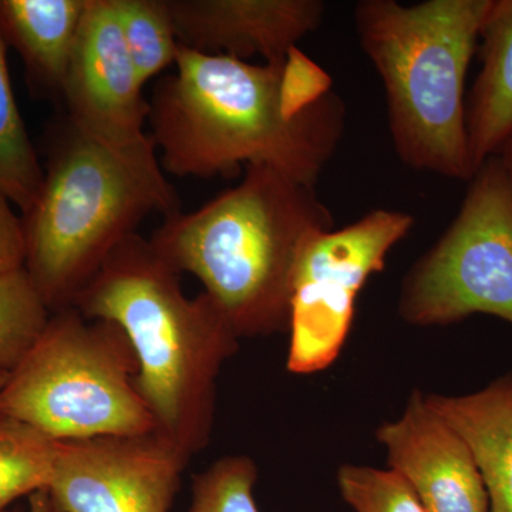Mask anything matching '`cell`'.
Segmentation results:
<instances>
[{
    "instance_id": "1",
    "label": "cell",
    "mask_w": 512,
    "mask_h": 512,
    "mask_svg": "<svg viewBox=\"0 0 512 512\" xmlns=\"http://www.w3.org/2000/svg\"><path fill=\"white\" fill-rule=\"evenodd\" d=\"M147 120L161 168L177 177L265 165L316 187L345 134L346 104L299 47L284 62L252 64L180 45Z\"/></svg>"
},
{
    "instance_id": "2",
    "label": "cell",
    "mask_w": 512,
    "mask_h": 512,
    "mask_svg": "<svg viewBox=\"0 0 512 512\" xmlns=\"http://www.w3.org/2000/svg\"><path fill=\"white\" fill-rule=\"evenodd\" d=\"M332 211L309 187L248 165L241 183L192 212L164 217L148 239L178 275H194L242 338L288 330L293 278Z\"/></svg>"
},
{
    "instance_id": "3",
    "label": "cell",
    "mask_w": 512,
    "mask_h": 512,
    "mask_svg": "<svg viewBox=\"0 0 512 512\" xmlns=\"http://www.w3.org/2000/svg\"><path fill=\"white\" fill-rule=\"evenodd\" d=\"M150 241L130 235L72 308L119 325L136 353V386L156 431L188 458L210 444L222 366L239 336L205 292L188 298Z\"/></svg>"
},
{
    "instance_id": "4",
    "label": "cell",
    "mask_w": 512,
    "mask_h": 512,
    "mask_svg": "<svg viewBox=\"0 0 512 512\" xmlns=\"http://www.w3.org/2000/svg\"><path fill=\"white\" fill-rule=\"evenodd\" d=\"M493 0H360V46L382 79L394 150L407 167L470 181L466 77Z\"/></svg>"
},
{
    "instance_id": "5",
    "label": "cell",
    "mask_w": 512,
    "mask_h": 512,
    "mask_svg": "<svg viewBox=\"0 0 512 512\" xmlns=\"http://www.w3.org/2000/svg\"><path fill=\"white\" fill-rule=\"evenodd\" d=\"M55 131L39 197L22 215L25 269L52 313L72 308L151 212L167 217L180 210L158 158L113 150L67 119Z\"/></svg>"
},
{
    "instance_id": "6",
    "label": "cell",
    "mask_w": 512,
    "mask_h": 512,
    "mask_svg": "<svg viewBox=\"0 0 512 512\" xmlns=\"http://www.w3.org/2000/svg\"><path fill=\"white\" fill-rule=\"evenodd\" d=\"M138 363L126 333L74 308L46 329L0 389V414L56 441L136 436L156 423L136 386Z\"/></svg>"
},
{
    "instance_id": "7",
    "label": "cell",
    "mask_w": 512,
    "mask_h": 512,
    "mask_svg": "<svg viewBox=\"0 0 512 512\" xmlns=\"http://www.w3.org/2000/svg\"><path fill=\"white\" fill-rule=\"evenodd\" d=\"M456 218L404 278L399 313L414 326L490 315L512 325V185L501 157L468 181Z\"/></svg>"
},
{
    "instance_id": "8",
    "label": "cell",
    "mask_w": 512,
    "mask_h": 512,
    "mask_svg": "<svg viewBox=\"0 0 512 512\" xmlns=\"http://www.w3.org/2000/svg\"><path fill=\"white\" fill-rule=\"evenodd\" d=\"M413 225L409 212L379 208L309 242L293 278L289 372L312 375L335 363L355 322L357 296Z\"/></svg>"
},
{
    "instance_id": "9",
    "label": "cell",
    "mask_w": 512,
    "mask_h": 512,
    "mask_svg": "<svg viewBox=\"0 0 512 512\" xmlns=\"http://www.w3.org/2000/svg\"><path fill=\"white\" fill-rule=\"evenodd\" d=\"M191 458L158 431L56 441L52 512H171Z\"/></svg>"
},
{
    "instance_id": "10",
    "label": "cell",
    "mask_w": 512,
    "mask_h": 512,
    "mask_svg": "<svg viewBox=\"0 0 512 512\" xmlns=\"http://www.w3.org/2000/svg\"><path fill=\"white\" fill-rule=\"evenodd\" d=\"M143 87L128 55L113 0H87L62 92L67 121L120 153L158 158L144 130L148 101Z\"/></svg>"
},
{
    "instance_id": "11",
    "label": "cell",
    "mask_w": 512,
    "mask_h": 512,
    "mask_svg": "<svg viewBox=\"0 0 512 512\" xmlns=\"http://www.w3.org/2000/svg\"><path fill=\"white\" fill-rule=\"evenodd\" d=\"M376 439L389 467L412 485L427 512H490L473 453L423 393L413 392L402 417L383 423Z\"/></svg>"
},
{
    "instance_id": "12",
    "label": "cell",
    "mask_w": 512,
    "mask_h": 512,
    "mask_svg": "<svg viewBox=\"0 0 512 512\" xmlns=\"http://www.w3.org/2000/svg\"><path fill=\"white\" fill-rule=\"evenodd\" d=\"M181 46L208 55L284 62L325 18L322 0H167Z\"/></svg>"
},
{
    "instance_id": "13",
    "label": "cell",
    "mask_w": 512,
    "mask_h": 512,
    "mask_svg": "<svg viewBox=\"0 0 512 512\" xmlns=\"http://www.w3.org/2000/svg\"><path fill=\"white\" fill-rule=\"evenodd\" d=\"M427 406L473 453L490 512H512V375L464 396L424 394Z\"/></svg>"
},
{
    "instance_id": "14",
    "label": "cell",
    "mask_w": 512,
    "mask_h": 512,
    "mask_svg": "<svg viewBox=\"0 0 512 512\" xmlns=\"http://www.w3.org/2000/svg\"><path fill=\"white\" fill-rule=\"evenodd\" d=\"M481 70L466 97L474 173L512 137V0H493L480 29Z\"/></svg>"
},
{
    "instance_id": "15",
    "label": "cell",
    "mask_w": 512,
    "mask_h": 512,
    "mask_svg": "<svg viewBox=\"0 0 512 512\" xmlns=\"http://www.w3.org/2000/svg\"><path fill=\"white\" fill-rule=\"evenodd\" d=\"M86 8L87 0H0V35L39 89L62 97Z\"/></svg>"
},
{
    "instance_id": "16",
    "label": "cell",
    "mask_w": 512,
    "mask_h": 512,
    "mask_svg": "<svg viewBox=\"0 0 512 512\" xmlns=\"http://www.w3.org/2000/svg\"><path fill=\"white\" fill-rule=\"evenodd\" d=\"M45 170L23 123L6 59V45L0 35V195L28 214L42 188Z\"/></svg>"
},
{
    "instance_id": "17",
    "label": "cell",
    "mask_w": 512,
    "mask_h": 512,
    "mask_svg": "<svg viewBox=\"0 0 512 512\" xmlns=\"http://www.w3.org/2000/svg\"><path fill=\"white\" fill-rule=\"evenodd\" d=\"M55 458L56 440L0 414V512L20 497L47 490Z\"/></svg>"
},
{
    "instance_id": "18",
    "label": "cell",
    "mask_w": 512,
    "mask_h": 512,
    "mask_svg": "<svg viewBox=\"0 0 512 512\" xmlns=\"http://www.w3.org/2000/svg\"><path fill=\"white\" fill-rule=\"evenodd\" d=\"M124 43L141 82L175 66L180 42L167 0H113Z\"/></svg>"
},
{
    "instance_id": "19",
    "label": "cell",
    "mask_w": 512,
    "mask_h": 512,
    "mask_svg": "<svg viewBox=\"0 0 512 512\" xmlns=\"http://www.w3.org/2000/svg\"><path fill=\"white\" fill-rule=\"evenodd\" d=\"M52 311L28 271L0 275V372H12L35 346Z\"/></svg>"
},
{
    "instance_id": "20",
    "label": "cell",
    "mask_w": 512,
    "mask_h": 512,
    "mask_svg": "<svg viewBox=\"0 0 512 512\" xmlns=\"http://www.w3.org/2000/svg\"><path fill=\"white\" fill-rule=\"evenodd\" d=\"M258 468L248 456H225L195 474L188 512H261L255 501Z\"/></svg>"
},
{
    "instance_id": "21",
    "label": "cell",
    "mask_w": 512,
    "mask_h": 512,
    "mask_svg": "<svg viewBox=\"0 0 512 512\" xmlns=\"http://www.w3.org/2000/svg\"><path fill=\"white\" fill-rule=\"evenodd\" d=\"M340 495L356 512H427L399 473L345 464L338 471Z\"/></svg>"
},
{
    "instance_id": "22",
    "label": "cell",
    "mask_w": 512,
    "mask_h": 512,
    "mask_svg": "<svg viewBox=\"0 0 512 512\" xmlns=\"http://www.w3.org/2000/svg\"><path fill=\"white\" fill-rule=\"evenodd\" d=\"M26 235L22 215L0 195V275L25 268Z\"/></svg>"
},
{
    "instance_id": "23",
    "label": "cell",
    "mask_w": 512,
    "mask_h": 512,
    "mask_svg": "<svg viewBox=\"0 0 512 512\" xmlns=\"http://www.w3.org/2000/svg\"><path fill=\"white\" fill-rule=\"evenodd\" d=\"M29 512H52L50 511L49 495L46 490L37 491L29 497Z\"/></svg>"
},
{
    "instance_id": "24",
    "label": "cell",
    "mask_w": 512,
    "mask_h": 512,
    "mask_svg": "<svg viewBox=\"0 0 512 512\" xmlns=\"http://www.w3.org/2000/svg\"><path fill=\"white\" fill-rule=\"evenodd\" d=\"M498 156L501 157V160H503V163L505 165V168H507L508 175H510L511 185H512V137L510 140L505 143V146L501 148L500 153H498Z\"/></svg>"
},
{
    "instance_id": "25",
    "label": "cell",
    "mask_w": 512,
    "mask_h": 512,
    "mask_svg": "<svg viewBox=\"0 0 512 512\" xmlns=\"http://www.w3.org/2000/svg\"><path fill=\"white\" fill-rule=\"evenodd\" d=\"M9 373L8 372H0V389L5 386V383L8 382Z\"/></svg>"
},
{
    "instance_id": "26",
    "label": "cell",
    "mask_w": 512,
    "mask_h": 512,
    "mask_svg": "<svg viewBox=\"0 0 512 512\" xmlns=\"http://www.w3.org/2000/svg\"><path fill=\"white\" fill-rule=\"evenodd\" d=\"M5 512H10V511H5Z\"/></svg>"
}]
</instances>
